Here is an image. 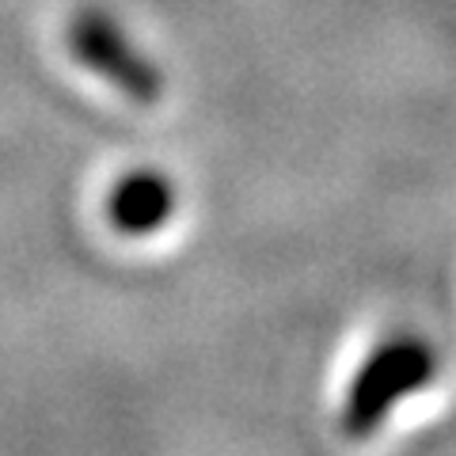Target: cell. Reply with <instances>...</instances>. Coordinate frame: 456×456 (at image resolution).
I'll return each mask as SVG.
<instances>
[{
  "label": "cell",
  "instance_id": "obj_1",
  "mask_svg": "<svg viewBox=\"0 0 456 456\" xmlns=\"http://www.w3.org/2000/svg\"><path fill=\"white\" fill-rule=\"evenodd\" d=\"M437 377V350L422 335H392L369 354L354 373L346 399L338 411V426L350 441L373 437L384 419L403 403L411 392L434 384Z\"/></svg>",
  "mask_w": 456,
  "mask_h": 456
},
{
  "label": "cell",
  "instance_id": "obj_2",
  "mask_svg": "<svg viewBox=\"0 0 456 456\" xmlns=\"http://www.w3.org/2000/svg\"><path fill=\"white\" fill-rule=\"evenodd\" d=\"M69 50L77 61L107 80L114 92L126 95L130 103L152 107L164 95V73L152 57L126 35V27L107 16L103 8H80L69 23Z\"/></svg>",
  "mask_w": 456,
  "mask_h": 456
},
{
  "label": "cell",
  "instance_id": "obj_3",
  "mask_svg": "<svg viewBox=\"0 0 456 456\" xmlns=\"http://www.w3.org/2000/svg\"><path fill=\"white\" fill-rule=\"evenodd\" d=\"M179 191L160 167H134L107 194V224L118 236L145 240L175 217Z\"/></svg>",
  "mask_w": 456,
  "mask_h": 456
}]
</instances>
